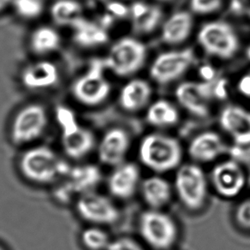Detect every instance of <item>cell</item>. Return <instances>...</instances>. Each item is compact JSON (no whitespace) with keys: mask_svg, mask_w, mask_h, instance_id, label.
<instances>
[{"mask_svg":"<svg viewBox=\"0 0 250 250\" xmlns=\"http://www.w3.org/2000/svg\"><path fill=\"white\" fill-rule=\"evenodd\" d=\"M184 153L179 140L163 133L146 135L138 146L141 164L160 175L177 170L183 164Z\"/></svg>","mask_w":250,"mask_h":250,"instance_id":"2","label":"cell"},{"mask_svg":"<svg viewBox=\"0 0 250 250\" xmlns=\"http://www.w3.org/2000/svg\"><path fill=\"white\" fill-rule=\"evenodd\" d=\"M48 113L42 104L33 103L18 111L12 121L11 139L15 145L28 146L40 139L48 126Z\"/></svg>","mask_w":250,"mask_h":250,"instance_id":"7","label":"cell"},{"mask_svg":"<svg viewBox=\"0 0 250 250\" xmlns=\"http://www.w3.org/2000/svg\"><path fill=\"white\" fill-rule=\"evenodd\" d=\"M162 1H167V0H162Z\"/></svg>","mask_w":250,"mask_h":250,"instance_id":"42","label":"cell"},{"mask_svg":"<svg viewBox=\"0 0 250 250\" xmlns=\"http://www.w3.org/2000/svg\"><path fill=\"white\" fill-rule=\"evenodd\" d=\"M212 94V82L184 83L176 91L179 103L188 111L200 118L208 116V101Z\"/></svg>","mask_w":250,"mask_h":250,"instance_id":"17","label":"cell"},{"mask_svg":"<svg viewBox=\"0 0 250 250\" xmlns=\"http://www.w3.org/2000/svg\"><path fill=\"white\" fill-rule=\"evenodd\" d=\"M179 114L176 108L167 101H157L149 108L146 114L148 124L158 128H166L178 122Z\"/></svg>","mask_w":250,"mask_h":250,"instance_id":"27","label":"cell"},{"mask_svg":"<svg viewBox=\"0 0 250 250\" xmlns=\"http://www.w3.org/2000/svg\"><path fill=\"white\" fill-rule=\"evenodd\" d=\"M198 41L206 52L222 59H229L238 49V39L230 25L224 21L206 24L199 33Z\"/></svg>","mask_w":250,"mask_h":250,"instance_id":"12","label":"cell"},{"mask_svg":"<svg viewBox=\"0 0 250 250\" xmlns=\"http://www.w3.org/2000/svg\"><path fill=\"white\" fill-rule=\"evenodd\" d=\"M75 208L79 218L90 226H111L120 219V210L112 199L96 190L78 197Z\"/></svg>","mask_w":250,"mask_h":250,"instance_id":"9","label":"cell"},{"mask_svg":"<svg viewBox=\"0 0 250 250\" xmlns=\"http://www.w3.org/2000/svg\"><path fill=\"white\" fill-rule=\"evenodd\" d=\"M187 151L192 162L203 165L215 162L227 153L229 148L218 133L205 131L190 141Z\"/></svg>","mask_w":250,"mask_h":250,"instance_id":"16","label":"cell"},{"mask_svg":"<svg viewBox=\"0 0 250 250\" xmlns=\"http://www.w3.org/2000/svg\"><path fill=\"white\" fill-rule=\"evenodd\" d=\"M175 171L173 189L177 200L188 212H200L208 199V176L195 162L183 163Z\"/></svg>","mask_w":250,"mask_h":250,"instance_id":"3","label":"cell"},{"mask_svg":"<svg viewBox=\"0 0 250 250\" xmlns=\"http://www.w3.org/2000/svg\"><path fill=\"white\" fill-rule=\"evenodd\" d=\"M11 5L16 13L25 20L37 19L45 10L43 0H13Z\"/></svg>","mask_w":250,"mask_h":250,"instance_id":"29","label":"cell"},{"mask_svg":"<svg viewBox=\"0 0 250 250\" xmlns=\"http://www.w3.org/2000/svg\"><path fill=\"white\" fill-rule=\"evenodd\" d=\"M142 172L139 166L134 162L125 163L113 167L108 175L106 187L111 197L121 201L132 198L139 190L142 183Z\"/></svg>","mask_w":250,"mask_h":250,"instance_id":"13","label":"cell"},{"mask_svg":"<svg viewBox=\"0 0 250 250\" xmlns=\"http://www.w3.org/2000/svg\"><path fill=\"white\" fill-rule=\"evenodd\" d=\"M239 90L242 94L250 97V75L242 78L239 83Z\"/></svg>","mask_w":250,"mask_h":250,"instance_id":"37","label":"cell"},{"mask_svg":"<svg viewBox=\"0 0 250 250\" xmlns=\"http://www.w3.org/2000/svg\"><path fill=\"white\" fill-rule=\"evenodd\" d=\"M233 219L239 229L250 231V197L243 199L233 212Z\"/></svg>","mask_w":250,"mask_h":250,"instance_id":"30","label":"cell"},{"mask_svg":"<svg viewBox=\"0 0 250 250\" xmlns=\"http://www.w3.org/2000/svg\"><path fill=\"white\" fill-rule=\"evenodd\" d=\"M219 124L232 139L234 145H250V112L238 106H228L223 110Z\"/></svg>","mask_w":250,"mask_h":250,"instance_id":"18","label":"cell"},{"mask_svg":"<svg viewBox=\"0 0 250 250\" xmlns=\"http://www.w3.org/2000/svg\"><path fill=\"white\" fill-rule=\"evenodd\" d=\"M139 192L147 208L159 210L169 205L174 195L173 186L160 174H153L143 179Z\"/></svg>","mask_w":250,"mask_h":250,"instance_id":"19","label":"cell"},{"mask_svg":"<svg viewBox=\"0 0 250 250\" xmlns=\"http://www.w3.org/2000/svg\"><path fill=\"white\" fill-rule=\"evenodd\" d=\"M247 55H248V57H249V59H250V48L248 49V52H247Z\"/></svg>","mask_w":250,"mask_h":250,"instance_id":"40","label":"cell"},{"mask_svg":"<svg viewBox=\"0 0 250 250\" xmlns=\"http://www.w3.org/2000/svg\"><path fill=\"white\" fill-rule=\"evenodd\" d=\"M51 17L56 24L76 28L84 19L83 8L77 0H57L51 7Z\"/></svg>","mask_w":250,"mask_h":250,"instance_id":"21","label":"cell"},{"mask_svg":"<svg viewBox=\"0 0 250 250\" xmlns=\"http://www.w3.org/2000/svg\"><path fill=\"white\" fill-rule=\"evenodd\" d=\"M19 170L26 180L37 185H55L70 167L52 147L38 145L25 150L19 159Z\"/></svg>","mask_w":250,"mask_h":250,"instance_id":"1","label":"cell"},{"mask_svg":"<svg viewBox=\"0 0 250 250\" xmlns=\"http://www.w3.org/2000/svg\"><path fill=\"white\" fill-rule=\"evenodd\" d=\"M108 9L112 14H114L116 17H118V18H125L129 12L125 5L121 3H118V2L111 3L108 5Z\"/></svg>","mask_w":250,"mask_h":250,"instance_id":"34","label":"cell"},{"mask_svg":"<svg viewBox=\"0 0 250 250\" xmlns=\"http://www.w3.org/2000/svg\"><path fill=\"white\" fill-rule=\"evenodd\" d=\"M102 178L101 168L94 164L71 167L66 176L54 185L52 197L61 205L76 202L81 195L95 191Z\"/></svg>","mask_w":250,"mask_h":250,"instance_id":"5","label":"cell"},{"mask_svg":"<svg viewBox=\"0 0 250 250\" xmlns=\"http://www.w3.org/2000/svg\"><path fill=\"white\" fill-rule=\"evenodd\" d=\"M222 5V0H191L193 11L201 14L218 11Z\"/></svg>","mask_w":250,"mask_h":250,"instance_id":"32","label":"cell"},{"mask_svg":"<svg viewBox=\"0 0 250 250\" xmlns=\"http://www.w3.org/2000/svg\"><path fill=\"white\" fill-rule=\"evenodd\" d=\"M227 82L225 79L219 80L215 86L213 87V94L220 100H224L227 97V90H226Z\"/></svg>","mask_w":250,"mask_h":250,"instance_id":"35","label":"cell"},{"mask_svg":"<svg viewBox=\"0 0 250 250\" xmlns=\"http://www.w3.org/2000/svg\"><path fill=\"white\" fill-rule=\"evenodd\" d=\"M59 73L54 63L49 61H38L29 64L22 70L21 83L30 90L45 89L55 85Z\"/></svg>","mask_w":250,"mask_h":250,"instance_id":"20","label":"cell"},{"mask_svg":"<svg viewBox=\"0 0 250 250\" xmlns=\"http://www.w3.org/2000/svg\"><path fill=\"white\" fill-rule=\"evenodd\" d=\"M146 56V46L143 43L132 38H124L113 45L103 61L105 68L125 77L139 70Z\"/></svg>","mask_w":250,"mask_h":250,"instance_id":"10","label":"cell"},{"mask_svg":"<svg viewBox=\"0 0 250 250\" xmlns=\"http://www.w3.org/2000/svg\"><path fill=\"white\" fill-rule=\"evenodd\" d=\"M208 177L210 186L222 198H236L247 186L246 170L234 159L217 162Z\"/></svg>","mask_w":250,"mask_h":250,"instance_id":"11","label":"cell"},{"mask_svg":"<svg viewBox=\"0 0 250 250\" xmlns=\"http://www.w3.org/2000/svg\"><path fill=\"white\" fill-rule=\"evenodd\" d=\"M0 250H6L4 249V247L2 246V245H0Z\"/></svg>","mask_w":250,"mask_h":250,"instance_id":"41","label":"cell"},{"mask_svg":"<svg viewBox=\"0 0 250 250\" xmlns=\"http://www.w3.org/2000/svg\"><path fill=\"white\" fill-rule=\"evenodd\" d=\"M194 61L195 55L190 48L163 53L153 62L150 74L159 83H167L181 77Z\"/></svg>","mask_w":250,"mask_h":250,"instance_id":"15","label":"cell"},{"mask_svg":"<svg viewBox=\"0 0 250 250\" xmlns=\"http://www.w3.org/2000/svg\"><path fill=\"white\" fill-rule=\"evenodd\" d=\"M104 68L103 60L94 59L88 70L74 82L71 92L80 104L96 106L107 99L111 87L104 78Z\"/></svg>","mask_w":250,"mask_h":250,"instance_id":"8","label":"cell"},{"mask_svg":"<svg viewBox=\"0 0 250 250\" xmlns=\"http://www.w3.org/2000/svg\"><path fill=\"white\" fill-rule=\"evenodd\" d=\"M106 250H146L137 241L130 236H119L111 240Z\"/></svg>","mask_w":250,"mask_h":250,"instance_id":"31","label":"cell"},{"mask_svg":"<svg viewBox=\"0 0 250 250\" xmlns=\"http://www.w3.org/2000/svg\"><path fill=\"white\" fill-rule=\"evenodd\" d=\"M150 96L151 88L146 82L132 81L122 89L120 104L126 111H138L146 105Z\"/></svg>","mask_w":250,"mask_h":250,"instance_id":"22","label":"cell"},{"mask_svg":"<svg viewBox=\"0 0 250 250\" xmlns=\"http://www.w3.org/2000/svg\"><path fill=\"white\" fill-rule=\"evenodd\" d=\"M247 172V186L250 187V166L249 170H246Z\"/></svg>","mask_w":250,"mask_h":250,"instance_id":"39","label":"cell"},{"mask_svg":"<svg viewBox=\"0 0 250 250\" xmlns=\"http://www.w3.org/2000/svg\"><path fill=\"white\" fill-rule=\"evenodd\" d=\"M80 241L86 250H106L111 239L103 226L89 225L81 232Z\"/></svg>","mask_w":250,"mask_h":250,"instance_id":"28","label":"cell"},{"mask_svg":"<svg viewBox=\"0 0 250 250\" xmlns=\"http://www.w3.org/2000/svg\"><path fill=\"white\" fill-rule=\"evenodd\" d=\"M61 44V37L55 28L42 26L34 30L30 37V46L38 55H46L56 52Z\"/></svg>","mask_w":250,"mask_h":250,"instance_id":"25","label":"cell"},{"mask_svg":"<svg viewBox=\"0 0 250 250\" xmlns=\"http://www.w3.org/2000/svg\"><path fill=\"white\" fill-rule=\"evenodd\" d=\"M230 11L235 14H243L245 11H250V0H231Z\"/></svg>","mask_w":250,"mask_h":250,"instance_id":"33","label":"cell"},{"mask_svg":"<svg viewBox=\"0 0 250 250\" xmlns=\"http://www.w3.org/2000/svg\"><path fill=\"white\" fill-rule=\"evenodd\" d=\"M193 20L188 12H177L172 15L164 24L162 39L168 44H178L184 42L191 31Z\"/></svg>","mask_w":250,"mask_h":250,"instance_id":"23","label":"cell"},{"mask_svg":"<svg viewBox=\"0 0 250 250\" xmlns=\"http://www.w3.org/2000/svg\"><path fill=\"white\" fill-rule=\"evenodd\" d=\"M133 26L136 33H149L156 28L160 22L162 11L156 6L138 2L133 4L131 8Z\"/></svg>","mask_w":250,"mask_h":250,"instance_id":"24","label":"cell"},{"mask_svg":"<svg viewBox=\"0 0 250 250\" xmlns=\"http://www.w3.org/2000/svg\"><path fill=\"white\" fill-rule=\"evenodd\" d=\"M137 229L141 238L153 250H170L179 238V227L172 216L159 209L140 213Z\"/></svg>","mask_w":250,"mask_h":250,"instance_id":"4","label":"cell"},{"mask_svg":"<svg viewBox=\"0 0 250 250\" xmlns=\"http://www.w3.org/2000/svg\"><path fill=\"white\" fill-rule=\"evenodd\" d=\"M13 0H0V12L5 10L6 8L12 4Z\"/></svg>","mask_w":250,"mask_h":250,"instance_id":"38","label":"cell"},{"mask_svg":"<svg viewBox=\"0 0 250 250\" xmlns=\"http://www.w3.org/2000/svg\"><path fill=\"white\" fill-rule=\"evenodd\" d=\"M57 114L62 127L61 146L65 156L73 160H83L97 146L94 133L79 125L69 109L59 108Z\"/></svg>","mask_w":250,"mask_h":250,"instance_id":"6","label":"cell"},{"mask_svg":"<svg viewBox=\"0 0 250 250\" xmlns=\"http://www.w3.org/2000/svg\"><path fill=\"white\" fill-rule=\"evenodd\" d=\"M73 29L75 42L83 47H94L107 42V34L102 26L87 19Z\"/></svg>","mask_w":250,"mask_h":250,"instance_id":"26","label":"cell"},{"mask_svg":"<svg viewBox=\"0 0 250 250\" xmlns=\"http://www.w3.org/2000/svg\"><path fill=\"white\" fill-rule=\"evenodd\" d=\"M200 75L207 82H212L215 77V71L210 65H205L200 69Z\"/></svg>","mask_w":250,"mask_h":250,"instance_id":"36","label":"cell"},{"mask_svg":"<svg viewBox=\"0 0 250 250\" xmlns=\"http://www.w3.org/2000/svg\"><path fill=\"white\" fill-rule=\"evenodd\" d=\"M130 144V137L125 129L118 127L108 129L97 143L98 160L106 167H118L126 161Z\"/></svg>","mask_w":250,"mask_h":250,"instance_id":"14","label":"cell"}]
</instances>
